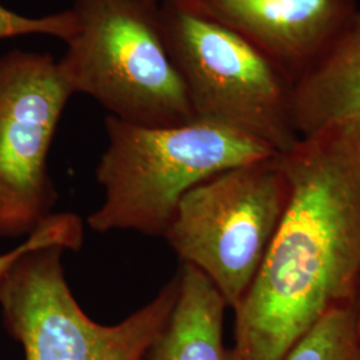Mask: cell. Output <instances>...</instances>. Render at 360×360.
<instances>
[{"label": "cell", "instance_id": "277c9868", "mask_svg": "<svg viewBox=\"0 0 360 360\" xmlns=\"http://www.w3.org/2000/svg\"><path fill=\"white\" fill-rule=\"evenodd\" d=\"M159 23L195 117L242 131L276 154L295 144L294 86L262 52L231 30L172 0H162Z\"/></svg>", "mask_w": 360, "mask_h": 360}, {"label": "cell", "instance_id": "ba28073f", "mask_svg": "<svg viewBox=\"0 0 360 360\" xmlns=\"http://www.w3.org/2000/svg\"><path fill=\"white\" fill-rule=\"evenodd\" d=\"M172 1L240 35L292 86L322 60L359 8V0Z\"/></svg>", "mask_w": 360, "mask_h": 360}, {"label": "cell", "instance_id": "8992f818", "mask_svg": "<svg viewBox=\"0 0 360 360\" xmlns=\"http://www.w3.org/2000/svg\"><path fill=\"white\" fill-rule=\"evenodd\" d=\"M285 200L279 155L230 168L181 198L165 239L235 309L267 254Z\"/></svg>", "mask_w": 360, "mask_h": 360}, {"label": "cell", "instance_id": "6da1fadb", "mask_svg": "<svg viewBox=\"0 0 360 360\" xmlns=\"http://www.w3.org/2000/svg\"><path fill=\"white\" fill-rule=\"evenodd\" d=\"M279 163L287 200L235 311L232 360H282L322 319L354 306L360 278V119L300 136Z\"/></svg>", "mask_w": 360, "mask_h": 360}, {"label": "cell", "instance_id": "52a82bcc", "mask_svg": "<svg viewBox=\"0 0 360 360\" xmlns=\"http://www.w3.org/2000/svg\"><path fill=\"white\" fill-rule=\"evenodd\" d=\"M72 95L50 53L0 56V238L28 236L53 214L49 155Z\"/></svg>", "mask_w": 360, "mask_h": 360}, {"label": "cell", "instance_id": "9a60e30c", "mask_svg": "<svg viewBox=\"0 0 360 360\" xmlns=\"http://www.w3.org/2000/svg\"><path fill=\"white\" fill-rule=\"evenodd\" d=\"M348 360H360V346L354 351V354L351 355V358Z\"/></svg>", "mask_w": 360, "mask_h": 360}, {"label": "cell", "instance_id": "7c38bea8", "mask_svg": "<svg viewBox=\"0 0 360 360\" xmlns=\"http://www.w3.org/2000/svg\"><path fill=\"white\" fill-rule=\"evenodd\" d=\"M84 240V226L82 219L72 212L52 214L38 229L30 233L22 245L0 255V279L10 267L30 248L39 245H60L65 250L77 251Z\"/></svg>", "mask_w": 360, "mask_h": 360}, {"label": "cell", "instance_id": "7a4b0ae2", "mask_svg": "<svg viewBox=\"0 0 360 360\" xmlns=\"http://www.w3.org/2000/svg\"><path fill=\"white\" fill-rule=\"evenodd\" d=\"M104 126L108 143L95 171L104 202L87 218L91 230L101 233L165 238L181 198L195 186L279 155L254 136L200 117L146 127L108 115Z\"/></svg>", "mask_w": 360, "mask_h": 360}, {"label": "cell", "instance_id": "9c48e42d", "mask_svg": "<svg viewBox=\"0 0 360 360\" xmlns=\"http://www.w3.org/2000/svg\"><path fill=\"white\" fill-rule=\"evenodd\" d=\"M297 136L360 119V7L322 60L292 89Z\"/></svg>", "mask_w": 360, "mask_h": 360}, {"label": "cell", "instance_id": "30bf717a", "mask_svg": "<svg viewBox=\"0 0 360 360\" xmlns=\"http://www.w3.org/2000/svg\"><path fill=\"white\" fill-rule=\"evenodd\" d=\"M178 274L175 306L139 360H232L223 340L226 300L191 264L183 263Z\"/></svg>", "mask_w": 360, "mask_h": 360}, {"label": "cell", "instance_id": "5b68a950", "mask_svg": "<svg viewBox=\"0 0 360 360\" xmlns=\"http://www.w3.org/2000/svg\"><path fill=\"white\" fill-rule=\"evenodd\" d=\"M60 245L30 248L0 279L7 333L25 360H139L167 322L179 292V274L153 300L116 324L92 321L65 279Z\"/></svg>", "mask_w": 360, "mask_h": 360}, {"label": "cell", "instance_id": "8fae6325", "mask_svg": "<svg viewBox=\"0 0 360 360\" xmlns=\"http://www.w3.org/2000/svg\"><path fill=\"white\" fill-rule=\"evenodd\" d=\"M360 346L354 306L326 314L282 360H348Z\"/></svg>", "mask_w": 360, "mask_h": 360}, {"label": "cell", "instance_id": "4fadbf2b", "mask_svg": "<svg viewBox=\"0 0 360 360\" xmlns=\"http://www.w3.org/2000/svg\"><path fill=\"white\" fill-rule=\"evenodd\" d=\"M75 30L72 10L30 18L11 11L0 4V40L25 35H49L65 41Z\"/></svg>", "mask_w": 360, "mask_h": 360}, {"label": "cell", "instance_id": "2e32d148", "mask_svg": "<svg viewBox=\"0 0 360 360\" xmlns=\"http://www.w3.org/2000/svg\"><path fill=\"white\" fill-rule=\"evenodd\" d=\"M142 1L150 3V4H155V6H159L162 3V0H142Z\"/></svg>", "mask_w": 360, "mask_h": 360}, {"label": "cell", "instance_id": "3957f363", "mask_svg": "<svg viewBox=\"0 0 360 360\" xmlns=\"http://www.w3.org/2000/svg\"><path fill=\"white\" fill-rule=\"evenodd\" d=\"M159 6L142 0H75V30L58 60L74 94L89 95L110 115L146 127L195 119L162 37Z\"/></svg>", "mask_w": 360, "mask_h": 360}, {"label": "cell", "instance_id": "5bb4252c", "mask_svg": "<svg viewBox=\"0 0 360 360\" xmlns=\"http://www.w3.org/2000/svg\"><path fill=\"white\" fill-rule=\"evenodd\" d=\"M354 309H355V315H356V323H358V330H359L360 336V278L358 290H356V295H355V300H354Z\"/></svg>", "mask_w": 360, "mask_h": 360}]
</instances>
